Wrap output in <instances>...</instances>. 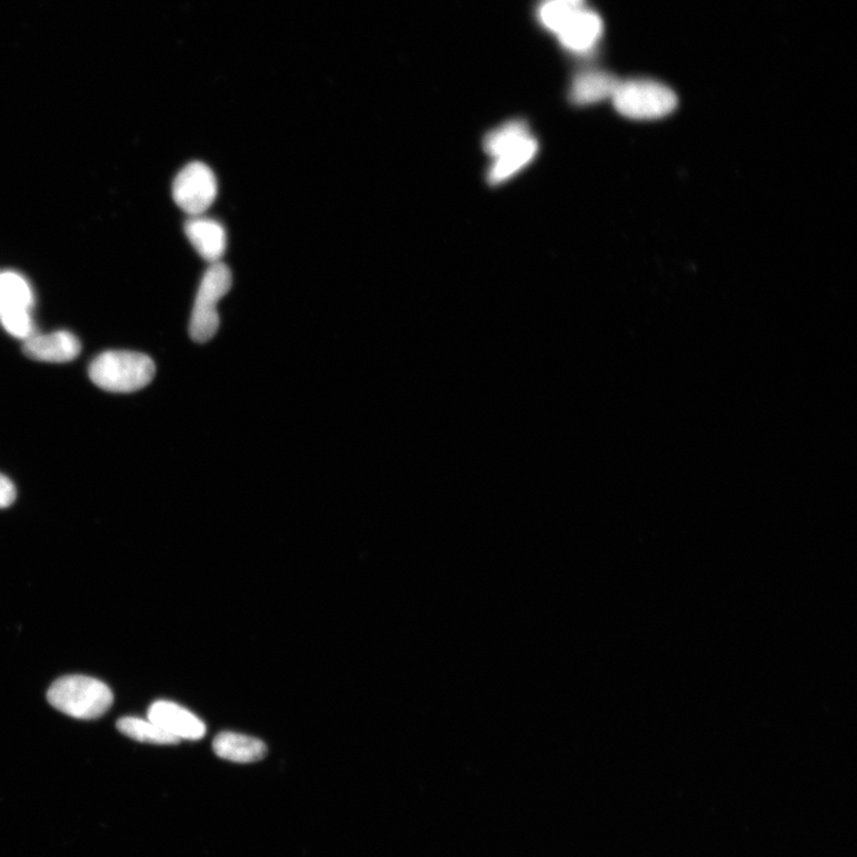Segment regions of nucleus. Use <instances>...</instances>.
<instances>
[{"label": "nucleus", "mask_w": 857, "mask_h": 857, "mask_svg": "<svg viewBox=\"0 0 857 857\" xmlns=\"http://www.w3.org/2000/svg\"><path fill=\"white\" fill-rule=\"evenodd\" d=\"M602 22L598 13L580 7L559 33L564 47L577 53L591 50L601 38Z\"/></svg>", "instance_id": "nucleus-9"}, {"label": "nucleus", "mask_w": 857, "mask_h": 857, "mask_svg": "<svg viewBox=\"0 0 857 857\" xmlns=\"http://www.w3.org/2000/svg\"><path fill=\"white\" fill-rule=\"evenodd\" d=\"M4 309H6V302L3 300L2 295H0V316H2Z\"/></svg>", "instance_id": "nucleus-20"}, {"label": "nucleus", "mask_w": 857, "mask_h": 857, "mask_svg": "<svg viewBox=\"0 0 857 857\" xmlns=\"http://www.w3.org/2000/svg\"><path fill=\"white\" fill-rule=\"evenodd\" d=\"M619 80L609 72L586 71L571 81L569 98L576 106H592L612 98Z\"/></svg>", "instance_id": "nucleus-10"}, {"label": "nucleus", "mask_w": 857, "mask_h": 857, "mask_svg": "<svg viewBox=\"0 0 857 857\" xmlns=\"http://www.w3.org/2000/svg\"><path fill=\"white\" fill-rule=\"evenodd\" d=\"M0 295L3 297L6 308L14 307L30 310L33 306V292L30 285L19 273L4 272L0 275Z\"/></svg>", "instance_id": "nucleus-15"}, {"label": "nucleus", "mask_w": 857, "mask_h": 857, "mask_svg": "<svg viewBox=\"0 0 857 857\" xmlns=\"http://www.w3.org/2000/svg\"><path fill=\"white\" fill-rule=\"evenodd\" d=\"M0 319L4 329L17 339L28 340L33 335V323L28 309L6 308Z\"/></svg>", "instance_id": "nucleus-17"}, {"label": "nucleus", "mask_w": 857, "mask_h": 857, "mask_svg": "<svg viewBox=\"0 0 857 857\" xmlns=\"http://www.w3.org/2000/svg\"><path fill=\"white\" fill-rule=\"evenodd\" d=\"M212 748L221 759L239 764L260 761L267 754V747L259 738L237 733L217 735Z\"/></svg>", "instance_id": "nucleus-11"}, {"label": "nucleus", "mask_w": 857, "mask_h": 857, "mask_svg": "<svg viewBox=\"0 0 857 857\" xmlns=\"http://www.w3.org/2000/svg\"><path fill=\"white\" fill-rule=\"evenodd\" d=\"M577 8L579 7L571 6L564 0H550L539 11L540 21L548 30L559 36Z\"/></svg>", "instance_id": "nucleus-16"}, {"label": "nucleus", "mask_w": 857, "mask_h": 857, "mask_svg": "<svg viewBox=\"0 0 857 857\" xmlns=\"http://www.w3.org/2000/svg\"><path fill=\"white\" fill-rule=\"evenodd\" d=\"M48 701L57 710L77 719H96L111 708L113 695L102 681L83 676L63 677L48 691Z\"/></svg>", "instance_id": "nucleus-2"}, {"label": "nucleus", "mask_w": 857, "mask_h": 857, "mask_svg": "<svg viewBox=\"0 0 857 857\" xmlns=\"http://www.w3.org/2000/svg\"><path fill=\"white\" fill-rule=\"evenodd\" d=\"M529 136L531 133L528 124L525 121L514 120L487 133L484 148L487 156L494 160Z\"/></svg>", "instance_id": "nucleus-13"}, {"label": "nucleus", "mask_w": 857, "mask_h": 857, "mask_svg": "<svg viewBox=\"0 0 857 857\" xmlns=\"http://www.w3.org/2000/svg\"><path fill=\"white\" fill-rule=\"evenodd\" d=\"M539 151V143L532 136L520 141L512 148L494 159L487 173V180L492 185H499L514 178L535 159Z\"/></svg>", "instance_id": "nucleus-12"}, {"label": "nucleus", "mask_w": 857, "mask_h": 857, "mask_svg": "<svg viewBox=\"0 0 857 857\" xmlns=\"http://www.w3.org/2000/svg\"><path fill=\"white\" fill-rule=\"evenodd\" d=\"M231 283V272L225 263L210 265L200 282L192 311L190 335L196 342L210 341L220 328L217 306L230 291Z\"/></svg>", "instance_id": "nucleus-4"}, {"label": "nucleus", "mask_w": 857, "mask_h": 857, "mask_svg": "<svg viewBox=\"0 0 857 857\" xmlns=\"http://www.w3.org/2000/svg\"><path fill=\"white\" fill-rule=\"evenodd\" d=\"M148 719L178 739L197 741V739L203 738L207 733L203 721L172 701L159 700L151 704Z\"/></svg>", "instance_id": "nucleus-6"}, {"label": "nucleus", "mask_w": 857, "mask_h": 857, "mask_svg": "<svg viewBox=\"0 0 857 857\" xmlns=\"http://www.w3.org/2000/svg\"><path fill=\"white\" fill-rule=\"evenodd\" d=\"M218 183L211 168L203 162L185 166L173 182L177 206L191 217L201 216L213 205Z\"/></svg>", "instance_id": "nucleus-5"}, {"label": "nucleus", "mask_w": 857, "mask_h": 857, "mask_svg": "<svg viewBox=\"0 0 857 857\" xmlns=\"http://www.w3.org/2000/svg\"><path fill=\"white\" fill-rule=\"evenodd\" d=\"M153 360L141 352L110 350L97 357L89 375L99 389L113 393H130L146 388L155 379Z\"/></svg>", "instance_id": "nucleus-1"}, {"label": "nucleus", "mask_w": 857, "mask_h": 857, "mask_svg": "<svg viewBox=\"0 0 857 857\" xmlns=\"http://www.w3.org/2000/svg\"><path fill=\"white\" fill-rule=\"evenodd\" d=\"M185 233L201 258L210 265L221 262L227 250L228 238L220 222L203 216L191 217L185 225Z\"/></svg>", "instance_id": "nucleus-8"}, {"label": "nucleus", "mask_w": 857, "mask_h": 857, "mask_svg": "<svg viewBox=\"0 0 857 857\" xmlns=\"http://www.w3.org/2000/svg\"><path fill=\"white\" fill-rule=\"evenodd\" d=\"M81 343L70 331L32 335L23 345L27 358L42 362H69L79 357Z\"/></svg>", "instance_id": "nucleus-7"}, {"label": "nucleus", "mask_w": 857, "mask_h": 857, "mask_svg": "<svg viewBox=\"0 0 857 857\" xmlns=\"http://www.w3.org/2000/svg\"><path fill=\"white\" fill-rule=\"evenodd\" d=\"M117 729L131 739H136L138 743L161 746L177 745L180 743V739L166 733L149 719L124 717L117 721Z\"/></svg>", "instance_id": "nucleus-14"}, {"label": "nucleus", "mask_w": 857, "mask_h": 857, "mask_svg": "<svg viewBox=\"0 0 857 857\" xmlns=\"http://www.w3.org/2000/svg\"><path fill=\"white\" fill-rule=\"evenodd\" d=\"M16 496V487L12 481L6 476L0 475V509L11 507Z\"/></svg>", "instance_id": "nucleus-18"}, {"label": "nucleus", "mask_w": 857, "mask_h": 857, "mask_svg": "<svg viewBox=\"0 0 857 857\" xmlns=\"http://www.w3.org/2000/svg\"><path fill=\"white\" fill-rule=\"evenodd\" d=\"M564 2H567V3H569L571 6H575V7H580L581 3H582V0H564Z\"/></svg>", "instance_id": "nucleus-19"}, {"label": "nucleus", "mask_w": 857, "mask_h": 857, "mask_svg": "<svg viewBox=\"0 0 857 857\" xmlns=\"http://www.w3.org/2000/svg\"><path fill=\"white\" fill-rule=\"evenodd\" d=\"M611 99L618 113L640 121L662 119L678 106L676 93L654 80L620 81Z\"/></svg>", "instance_id": "nucleus-3"}]
</instances>
